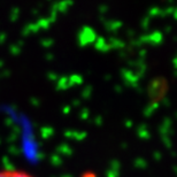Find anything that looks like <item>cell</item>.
<instances>
[{
	"instance_id": "obj_1",
	"label": "cell",
	"mask_w": 177,
	"mask_h": 177,
	"mask_svg": "<svg viewBox=\"0 0 177 177\" xmlns=\"http://www.w3.org/2000/svg\"><path fill=\"white\" fill-rule=\"evenodd\" d=\"M0 177H33L28 171L22 169H2L0 170Z\"/></svg>"
}]
</instances>
